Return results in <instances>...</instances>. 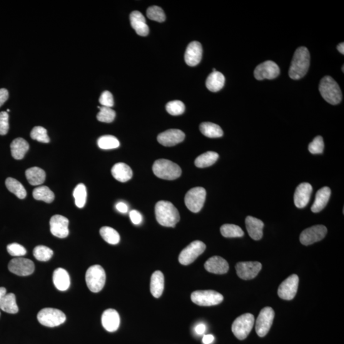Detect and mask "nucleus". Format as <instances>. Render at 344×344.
I'll list each match as a JSON object with an SVG mask.
<instances>
[{
	"mask_svg": "<svg viewBox=\"0 0 344 344\" xmlns=\"http://www.w3.org/2000/svg\"><path fill=\"white\" fill-rule=\"evenodd\" d=\"M310 61V53L307 48L301 47L296 49L289 71L290 78L298 80L305 76L308 71Z\"/></svg>",
	"mask_w": 344,
	"mask_h": 344,
	"instance_id": "nucleus-1",
	"label": "nucleus"
},
{
	"mask_svg": "<svg viewBox=\"0 0 344 344\" xmlns=\"http://www.w3.org/2000/svg\"><path fill=\"white\" fill-rule=\"evenodd\" d=\"M155 214L157 221L163 226L175 227L180 221L178 209L169 201H158L155 206Z\"/></svg>",
	"mask_w": 344,
	"mask_h": 344,
	"instance_id": "nucleus-2",
	"label": "nucleus"
},
{
	"mask_svg": "<svg viewBox=\"0 0 344 344\" xmlns=\"http://www.w3.org/2000/svg\"><path fill=\"white\" fill-rule=\"evenodd\" d=\"M319 89L321 96L328 103L333 106L340 103L342 99V93L338 84L332 77H323L320 82Z\"/></svg>",
	"mask_w": 344,
	"mask_h": 344,
	"instance_id": "nucleus-3",
	"label": "nucleus"
},
{
	"mask_svg": "<svg viewBox=\"0 0 344 344\" xmlns=\"http://www.w3.org/2000/svg\"><path fill=\"white\" fill-rule=\"evenodd\" d=\"M153 170L156 177L164 180H175L181 176V167L168 159H161L154 162Z\"/></svg>",
	"mask_w": 344,
	"mask_h": 344,
	"instance_id": "nucleus-4",
	"label": "nucleus"
},
{
	"mask_svg": "<svg viewBox=\"0 0 344 344\" xmlns=\"http://www.w3.org/2000/svg\"><path fill=\"white\" fill-rule=\"evenodd\" d=\"M86 281L89 290L93 293H98L104 288L106 281V274L102 266H91L86 273Z\"/></svg>",
	"mask_w": 344,
	"mask_h": 344,
	"instance_id": "nucleus-5",
	"label": "nucleus"
},
{
	"mask_svg": "<svg viewBox=\"0 0 344 344\" xmlns=\"http://www.w3.org/2000/svg\"><path fill=\"white\" fill-rule=\"evenodd\" d=\"M37 319L41 325L52 328L65 322L66 316L58 309L46 308L39 312Z\"/></svg>",
	"mask_w": 344,
	"mask_h": 344,
	"instance_id": "nucleus-6",
	"label": "nucleus"
},
{
	"mask_svg": "<svg viewBox=\"0 0 344 344\" xmlns=\"http://www.w3.org/2000/svg\"><path fill=\"white\" fill-rule=\"evenodd\" d=\"M254 325V317L253 314H245L234 321L231 330L236 338L243 340L248 337Z\"/></svg>",
	"mask_w": 344,
	"mask_h": 344,
	"instance_id": "nucleus-7",
	"label": "nucleus"
},
{
	"mask_svg": "<svg viewBox=\"0 0 344 344\" xmlns=\"http://www.w3.org/2000/svg\"><path fill=\"white\" fill-rule=\"evenodd\" d=\"M193 303L199 306H210L218 305L224 300L221 294L213 290H199L191 294Z\"/></svg>",
	"mask_w": 344,
	"mask_h": 344,
	"instance_id": "nucleus-8",
	"label": "nucleus"
},
{
	"mask_svg": "<svg viewBox=\"0 0 344 344\" xmlns=\"http://www.w3.org/2000/svg\"><path fill=\"white\" fill-rule=\"evenodd\" d=\"M206 190L201 187L192 188L186 193L185 204L192 213H197L202 209L206 198Z\"/></svg>",
	"mask_w": 344,
	"mask_h": 344,
	"instance_id": "nucleus-9",
	"label": "nucleus"
},
{
	"mask_svg": "<svg viewBox=\"0 0 344 344\" xmlns=\"http://www.w3.org/2000/svg\"><path fill=\"white\" fill-rule=\"evenodd\" d=\"M205 244L202 242H193L182 251L179 257V262L183 265H190L205 251Z\"/></svg>",
	"mask_w": 344,
	"mask_h": 344,
	"instance_id": "nucleus-10",
	"label": "nucleus"
},
{
	"mask_svg": "<svg viewBox=\"0 0 344 344\" xmlns=\"http://www.w3.org/2000/svg\"><path fill=\"white\" fill-rule=\"evenodd\" d=\"M275 313L272 308L266 306L261 311L256 322V331L260 337L267 335L272 325Z\"/></svg>",
	"mask_w": 344,
	"mask_h": 344,
	"instance_id": "nucleus-11",
	"label": "nucleus"
},
{
	"mask_svg": "<svg viewBox=\"0 0 344 344\" xmlns=\"http://www.w3.org/2000/svg\"><path fill=\"white\" fill-rule=\"evenodd\" d=\"M327 233V228L323 225H316L303 230L300 234V241L304 246H310L322 240Z\"/></svg>",
	"mask_w": 344,
	"mask_h": 344,
	"instance_id": "nucleus-12",
	"label": "nucleus"
},
{
	"mask_svg": "<svg viewBox=\"0 0 344 344\" xmlns=\"http://www.w3.org/2000/svg\"><path fill=\"white\" fill-rule=\"evenodd\" d=\"M299 278L296 274L289 277L279 287L278 295L285 300H291L295 297L297 293Z\"/></svg>",
	"mask_w": 344,
	"mask_h": 344,
	"instance_id": "nucleus-13",
	"label": "nucleus"
},
{
	"mask_svg": "<svg viewBox=\"0 0 344 344\" xmlns=\"http://www.w3.org/2000/svg\"><path fill=\"white\" fill-rule=\"evenodd\" d=\"M9 270L19 276H27L34 272L35 265L29 259L18 257L10 261Z\"/></svg>",
	"mask_w": 344,
	"mask_h": 344,
	"instance_id": "nucleus-14",
	"label": "nucleus"
},
{
	"mask_svg": "<svg viewBox=\"0 0 344 344\" xmlns=\"http://www.w3.org/2000/svg\"><path fill=\"white\" fill-rule=\"evenodd\" d=\"M280 74V68L275 62L266 61L256 66L254 76L258 81L274 79Z\"/></svg>",
	"mask_w": 344,
	"mask_h": 344,
	"instance_id": "nucleus-15",
	"label": "nucleus"
},
{
	"mask_svg": "<svg viewBox=\"0 0 344 344\" xmlns=\"http://www.w3.org/2000/svg\"><path fill=\"white\" fill-rule=\"evenodd\" d=\"M236 273L243 280H251L255 278L262 268V265L257 261L240 262L236 264Z\"/></svg>",
	"mask_w": 344,
	"mask_h": 344,
	"instance_id": "nucleus-16",
	"label": "nucleus"
},
{
	"mask_svg": "<svg viewBox=\"0 0 344 344\" xmlns=\"http://www.w3.org/2000/svg\"><path fill=\"white\" fill-rule=\"evenodd\" d=\"M68 219L63 216L55 215L50 220L51 232L56 237L64 238L69 234Z\"/></svg>",
	"mask_w": 344,
	"mask_h": 344,
	"instance_id": "nucleus-17",
	"label": "nucleus"
},
{
	"mask_svg": "<svg viewBox=\"0 0 344 344\" xmlns=\"http://www.w3.org/2000/svg\"><path fill=\"white\" fill-rule=\"evenodd\" d=\"M157 139L161 145L171 147L183 142L185 134L180 129H171L159 134Z\"/></svg>",
	"mask_w": 344,
	"mask_h": 344,
	"instance_id": "nucleus-18",
	"label": "nucleus"
},
{
	"mask_svg": "<svg viewBox=\"0 0 344 344\" xmlns=\"http://www.w3.org/2000/svg\"><path fill=\"white\" fill-rule=\"evenodd\" d=\"M312 192L313 187L307 183H301L296 188L294 194V202L296 208L303 209L307 205L310 201Z\"/></svg>",
	"mask_w": 344,
	"mask_h": 344,
	"instance_id": "nucleus-19",
	"label": "nucleus"
},
{
	"mask_svg": "<svg viewBox=\"0 0 344 344\" xmlns=\"http://www.w3.org/2000/svg\"><path fill=\"white\" fill-rule=\"evenodd\" d=\"M202 46L198 42H192L187 47L184 59L188 65L196 66L202 58Z\"/></svg>",
	"mask_w": 344,
	"mask_h": 344,
	"instance_id": "nucleus-20",
	"label": "nucleus"
},
{
	"mask_svg": "<svg viewBox=\"0 0 344 344\" xmlns=\"http://www.w3.org/2000/svg\"><path fill=\"white\" fill-rule=\"evenodd\" d=\"M101 323L104 328L109 332L118 330L120 325V317L118 312L112 308L105 311L102 314Z\"/></svg>",
	"mask_w": 344,
	"mask_h": 344,
	"instance_id": "nucleus-21",
	"label": "nucleus"
},
{
	"mask_svg": "<svg viewBox=\"0 0 344 344\" xmlns=\"http://www.w3.org/2000/svg\"><path fill=\"white\" fill-rule=\"evenodd\" d=\"M205 268L209 272L215 274H224L229 270L228 263L220 256H213L205 263Z\"/></svg>",
	"mask_w": 344,
	"mask_h": 344,
	"instance_id": "nucleus-22",
	"label": "nucleus"
},
{
	"mask_svg": "<svg viewBox=\"0 0 344 344\" xmlns=\"http://www.w3.org/2000/svg\"><path fill=\"white\" fill-rule=\"evenodd\" d=\"M247 230L249 236L254 240H259L263 237V222L260 219L248 216L246 219Z\"/></svg>",
	"mask_w": 344,
	"mask_h": 344,
	"instance_id": "nucleus-23",
	"label": "nucleus"
},
{
	"mask_svg": "<svg viewBox=\"0 0 344 344\" xmlns=\"http://www.w3.org/2000/svg\"><path fill=\"white\" fill-rule=\"evenodd\" d=\"M131 26L140 36L146 37L149 32V26L146 23L145 17L139 11H134L130 14Z\"/></svg>",
	"mask_w": 344,
	"mask_h": 344,
	"instance_id": "nucleus-24",
	"label": "nucleus"
},
{
	"mask_svg": "<svg viewBox=\"0 0 344 344\" xmlns=\"http://www.w3.org/2000/svg\"><path fill=\"white\" fill-rule=\"evenodd\" d=\"M331 189L328 187H323L317 192L315 201L311 208V211L314 213H320L325 208L330 199Z\"/></svg>",
	"mask_w": 344,
	"mask_h": 344,
	"instance_id": "nucleus-25",
	"label": "nucleus"
},
{
	"mask_svg": "<svg viewBox=\"0 0 344 344\" xmlns=\"http://www.w3.org/2000/svg\"><path fill=\"white\" fill-rule=\"evenodd\" d=\"M111 172L114 178L121 183H126L130 180L133 176V171L130 167L124 163L114 164Z\"/></svg>",
	"mask_w": 344,
	"mask_h": 344,
	"instance_id": "nucleus-26",
	"label": "nucleus"
},
{
	"mask_svg": "<svg viewBox=\"0 0 344 344\" xmlns=\"http://www.w3.org/2000/svg\"><path fill=\"white\" fill-rule=\"evenodd\" d=\"M53 283L57 290L66 291L71 286V278L66 270L59 268L55 270L53 273Z\"/></svg>",
	"mask_w": 344,
	"mask_h": 344,
	"instance_id": "nucleus-27",
	"label": "nucleus"
},
{
	"mask_svg": "<svg viewBox=\"0 0 344 344\" xmlns=\"http://www.w3.org/2000/svg\"><path fill=\"white\" fill-rule=\"evenodd\" d=\"M164 286L163 273L161 271H154L151 277V293L155 298H159L163 294Z\"/></svg>",
	"mask_w": 344,
	"mask_h": 344,
	"instance_id": "nucleus-28",
	"label": "nucleus"
},
{
	"mask_svg": "<svg viewBox=\"0 0 344 344\" xmlns=\"http://www.w3.org/2000/svg\"><path fill=\"white\" fill-rule=\"evenodd\" d=\"M29 148V144L24 139L22 138L15 139L11 144L12 156L17 160L23 159Z\"/></svg>",
	"mask_w": 344,
	"mask_h": 344,
	"instance_id": "nucleus-29",
	"label": "nucleus"
},
{
	"mask_svg": "<svg viewBox=\"0 0 344 344\" xmlns=\"http://www.w3.org/2000/svg\"><path fill=\"white\" fill-rule=\"evenodd\" d=\"M225 77L221 72H215L209 75L206 81V86L209 91L218 92L223 88Z\"/></svg>",
	"mask_w": 344,
	"mask_h": 344,
	"instance_id": "nucleus-30",
	"label": "nucleus"
},
{
	"mask_svg": "<svg viewBox=\"0 0 344 344\" xmlns=\"http://www.w3.org/2000/svg\"><path fill=\"white\" fill-rule=\"evenodd\" d=\"M27 181L32 186H39L43 184L46 180V172L39 167H32L26 171Z\"/></svg>",
	"mask_w": 344,
	"mask_h": 344,
	"instance_id": "nucleus-31",
	"label": "nucleus"
},
{
	"mask_svg": "<svg viewBox=\"0 0 344 344\" xmlns=\"http://www.w3.org/2000/svg\"><path fill=\"white\" fill-rule=\"evenodd\" d=\"M0 309L9 314H16L19 312L16 298L13 293L6 294L0 300Z\"/></svg>",
	"mask_w": 344,
	"mask_h": 344,
	"instance_id": "nucleus-32",
	"label": "nucleus"
},
{
	"mask_svg": "<svg viewBox=\"0 0 344 344\" xmlns=\"http://www.w3.org/2000/svg\"><path fill=\"white\" fill-rule=\"evenodd\" d=\"M219 158V154L216 152L208 151L201 154L195 159L194 164L198 168H206L213 165Z\"/></svg>",
	"mask_w": 344,
	"mask_h": 344,
	"instance_id": "nucleus-33",
	"label": "nucleus"
},
{
	"mask_svg": "<svg viewBox=\"0 0 344 344\" xmlns=\"http://www.w3.org/2000/svg\"><path fill=\"white\" fill-rule=\"evenodd\" d=\"M201 133L209 138H219L223 135V131L218 124L214 123H203L199 126Z\"/></svg>",
	"mask_w": 344,
	"mask_h": 344,
	"instance_id": "nucleus-34",
	"label": "nucleus"
},
{
	"mask_svg": "<svg viewBox=\"0 0 344 344\" xmlns=\"http://www.w3.org/2000/svg\"><path fill=\"white\" fill-rule=\"evenodd\" d=\"M7 188L19 199L26 198L27 192L24 187L16 179L9 178L6 181Z\"/></svg>",
	"mask_w": 344,
	"mask_h": 344,
	"instance_id": "nucleus-35",
	"label": "nucleus"
},
{
	"mask_svg": "<svg viewBox=\"0 0 344 344\" xmlns=\"http://www.w3.org/2000/svg\"><path fill=\"white\" fill-rule=\"evenodd\" d=\"M33 196L37 200L44 201L47 203L52 202L55 198L53 192L46 186H40L35 189Z\"/></svg>",
	"mask_w": 344,
	"mask_h": 344,
	"instance_id": "nucleus-36",
	"label": "nucleus"
},
{
	"mask_svg": "<svg viewBox=\"0 0 344 344\" xmlns=\"http://www.w3.org/2000/svg\"><path fill=\"white\" fill-rule=\"evenodd\" d=\"M99 233L105 241L112 245H116L120 241V235L118 231L111 227H102L99 230Z\"/></svg>",
	"mask_w": 344,
	"mask_h": 344,
	"instance_id": "nucleus-37",
	"label": "nucleus"
},
{
	"mask_svg": "<svg viewBox=\"0 0 344 344\" xmlns=\"http://www.w3.org/2000/svg\"><path fill=\"white\" fill-rule=\"evenodd\" d=\"M221 233L226 238L242 237L244 235L243 229L235 224H224L221 227Z\"/></svg>",
	"mask_w": 344,
	"mask_h": 344,
	"instance_id": "nucleus-38",
	"label": "nucleus"
},
{
	"mask_svg": "<svg viewBox=\"0 0 344 344\" xmlns=\"http://www.w3.org/2000/svg\"><path fill=\"white\" fill-rule=\"evenodd\" d=\"M75 202L77 208H83L86 205L87 199L86 187L84 184H79L74 191Z\"/></svg>",
	"mask_w": 344,
	"mask_h": 344,
	"instance_id": "nucleus-39",
	"label": "nucleus"
},
{
	"mask_svg": "<svg viewBox=\"0 0 344 344\" xmlns=\"http://www.w3.org/2000/svg\"><path fill=\"white\" fill-rule=\"evenodd\" d=\"M98 146L99 148L108 150L119 148L120 143L118 139L112 135H104L98 140Z\"/></svg>",
	"mask_w": 344,
	"mask_h": 344,
	"instance_id": "nucleus-40",
	"label": "nucleus"
},
{
	"mask_svg": "<svg viewBox=\"0 0 344 344\" xmlns=\"http://www.w3.org/2000/svg\"><path fill=\"white\" fill-rule=\"evenodd\" d=\"M53 254V251L51 249L44 246H37L33 250L35 258L41 261H47L51 260Z\"/></svg>",
	"mask_w": 344,
	"mask_h": 344,
	"instance_id": "nucleus-41",
	"label": "nucleus"
},
{
	"mask_svg": "<svg viewBox=\"0 0 344 344\" xmlns=\"http://www.w3.org/2000/svg\"><path fill=\"white\" fill-rule=\"evenodd\" d=\"M100 111L97 114V119L103 123H112L116 118V112L109 107H100Z\"/></svg>",
	"mask_w": 344,
	"mask_h": 344,
	"instance_id": "nucleus-42",
	"label": "nucleus"
},
{
	"mask_svg": "<svg viewBox=\"0 0 344 344\" xmlns=\"http://www.w3.org/2000/svg\"><path fill=\"white\" fill-rule=\"evenodd\" d=\"M31 138L42 143H49L50 139L47 134V129L42 126H36L32 129Z\"/></svg>",
	"mask_w": 344,
	"mask_h": 344,
	"instance_id": "nucleus-43",
	"label": "nucleus"
},
{
	"mask_svg": "<svg viewBox=\"0 0 344 344\" xmlns=\"http://www.w3.org/2000/svg\"><path fill=\"white\" fill-rule=\"evenodd\" d=\"M147 16L148 18L159 22H163L165 21L166 16L163 10L160 7L153 6L149 7L147 11Z\"/></svg>",
	"mask_w": 344,
	"mask_h": 344,
	"instance_id": "nucleus-44",
	"label": "nucleus"
},
{
	"mask_svg": "<svg viewBox=\"0 0 344 344\" xmlns=\"http://www.w3.org/2000/svg\"><path fill=\"white\" fill-rule=\"evenodd\" d=\"M166 109L167 112L172 116H179L185 111V106L181 101H171L166 104Z\"/></svg>",
	"mask_w": 344,
	"mask_h": 344,
	"instance_id": "nucleus-45",
	"label": "nucleus"
},
{
	"mask_svg": "<svg viewBox=\"0 0 344 344\" xmlns=\"http://www.w3.org/2000/svg\"><path fill=\"white\" fill-rule=\"evenodd\" d=\"M325 148L323 139L322 136H316L314 141L308 146V151L311 154H322Z\"/></svg>",
	"mask_w": 344,
	"mask_h": 344,
	"instance_id": "nucleus-46",
	"label": "nucleus"
},
{
	"mask_svg": "<svg viewBox=\"0 0 344 344\" xmlns=\"http://www.w3.org/2000/svg\"><path fill=\"white\" fill-rule=\"evenodd\" d=\"M7 251L11 256L17 257H21L26 254V249L23 246L19 244L13 243L7 246Z\"/></svg>",
	"mask_w": 344,
	"mask_h": 344,
	"instance_id": "nucleus-47",
	"label": "nucleus"
},
{
	"mask_svg": "<svg viewBox=\"0 0 344 344\" xmlns=\"http://www.w3.org/2000/svg\"><path fill=\"white\" fill-rule=\"evenodd\" d=\"M9 129V114L7 112H0V134L6 135Z\"/></svg>",
	"mask_w": 344,
	"mask_h": 344,
	"instance_id": "nucleus-48",
	"label": "nucleus"
},
{
	"mask_svg": "<svg viewBox=\"0 0 344 344\" xmlns=\"http://www.w3.org/2000/svg\"><path fill=\"white\" fill-rule=\"evenodd\" d=\"M99 101L103 107H109V108H111L114 105L113 96L111 92L108 91H104L101 94Z\"/></svg>",
	"mask_w": 344,
	"mask_h": 344,
	"instance_id": "nucleus-49",
	"label": "nucleus"
},
{
	"mask_svg": "<svg viewBox=\"0 0 344 344\" xmlns=\"http://www.w3.org/2000/svg\"><path fill=\"white\" fill-rule=\"evenodd\" d=\"M129 217H130V219L132 223H133L134 224L138 225V224L142 223V216L139 211L136 210L131 211L130 213H129Z\"/></svg>",
	"mask_w": 344,
	"mask_h": 344,
	"instance_id": "nucleus-50",
	"label": "nucleus"
},
{
	"mask_svg": "<svg viewBox=\"0 0 344 344\" xmlns=\"http://www.w3.org/2000/svg\"><path fill=\"white\" fill-rule=\"evenodd\" d=\"M9 98V91L5 88L0 89V107L4 104Z\"/></svg>",
	"mask_w": 344,
	"mask_h": 344,
	"instance_id": "nucleus-51",
	"label": "nucleus"
},
{
	"mask_svg": "<svg viewBox=\"0 0 344 344\" xmlns=\"http://www.w3.org/2000/svg\"><path fill=\"white\" fill-rule=\"evenodd\" d=\"M117 210L121 213L125 214L128 211V207L125 203L119 202L116 206Z\"/></svg>",
	"mask_w": 344,
	"mask_h": 344,
	"instance_id": "nucleus-52",
	"label": "nucleus"
},
{
	"mask_svg": "<svg viewBox=\"0 0 344 344\" xmlns=\"http://www.w3.org/2000/svg\"><path fill=\"white\" fill-rule=\"evenodd\" d=\"M194 330L198 335H203L205 332L206 326L203 323L198 324L194 328Z\"/></svg>",
	"mask_w": 344,
	"mask_h": 344,
	"instance_id": "nucleus-53",
	"label": "nucleus"
},
{
	"mask_svg": "<svg viewBox=\"0 0 344 344\" xmlns=\"http://www.w3.org/2000/svg\"><path fill=\"white\" fill-rule=\"evenodd\" d=\"M214 340V336L213 335H204L202 339L203 343L204 344H211L213 342Z\"/></svg>",
	"mask_w": 344,
	"mask_h": 344,
	"instance_id": "nucleus-54",
	"label": "nucleus"
},
{
	"mask_svg": "<svg viewBox=\"0 0 344 344\" xmlns=\"http://www.w3.org/2000/svg\"><path fill=\"white\" fill-rule=\"evenodd\" d=\"M337 48L338 51L340 52L341 54H344V43L342 42V43L339 44L337 46Z\"/></svg>",
	"mask_w": 344,
	"mask_h": 344,
	"instance_id": "nucleus-55",
	"label": "nucleus"
},
{
	"mask_svg": "<svg viewBox=\"0 0 344 344\" xmlns=\"http://www.w3.org/2000/svg\"><path fill=\"white\" fill-rule=\"evenodd\" d=\"M7 294V290L6 288H4V287H2V288H0V300L2 298L4 297L5 295H6Z\"/></svg>",
	"mask_w": 344,
	"mask_h": 344,
	"instance_id": "nucleus-56",
	"label": "nucleus"
},
{
	"mask_svg": "<svg viewBox=\"0 0 344 344\" xmlns=\"http://www.w3.org/2000/svg\"><path fill=\"white\" fill-rule=\"evenodd\" d=\"M343 69H344V66L343 65V66H342V72H344V70H343Z\"/></svg>",
	"mask_w": 344,
	"mask_h": 344,
	"instance_id": "nucleus-57",
	"label": "nucleus"
},
{
	"mask_svg": "<svg viewBox=\"0 0 344 344\" xmlns=\"http://www.w3.org/2000/svg\"><path fill=\"white\" fill-rule=\"evenodd\" d=\"M7 112H10V110H9V109L7 110Z\"/></svg>",
	"mask_w": 344,
	"mask_h": 344,
	"instance_id": "nucleus-58",
	"label": "nucleus"
},
{
	"mask_svg": "<svg viewBox=\"0 0 344 344\" xmlns=\"http://www.w3.org/2000/svg\"><path fill=\"white\" fill-rule=\"evenodd\" d=\"M0 316H1V313H0Z\"/></svg>",
	"mask_w": 344,
	"mask_h": 344,
	"instance_id": "nucleus-59",
	"label": "nucleus"
}]
</instances>
